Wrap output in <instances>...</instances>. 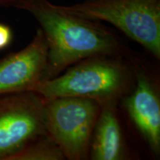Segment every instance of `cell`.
<instances>
[{
	"label": "cell",
	"instance_id": "cell-8",
	"mask_svg": "<svg viewBox=\"0 0 160 160\" xmlns=\"http://www.w3.org/2000/svg\"><path fill=\"white\" fill-rule=\"evenodd\" d=\"M116 102L102 105L96 122L91 146L93 160H119L125 157L122 130L116 111Z\"/></svg>",
	"mask_w": 160,
	"mask_h": 160
},
{
	"label": "cell",
	"instance_id": "cell-11",
	"mask_svg": "<svg viewBox=\"0 0 160 160\" xmlns=\"http://www.w3.org/2000/svg\"><path fill=\"white\" fill-rule=\"evenodd\" d=\"M17 0H0V8L1 7H13V4Z\"/></svg>",
	"mask_w": 160,
	"mask_h": 160
},
{
	"label": "cell",
	"instance_id": "cell-1",
	"mask_svg": "<svg viewBox=\"0 0 160 160\" xmlns=\"http://www.w3.org/2000/svg\"><path fill=\"white\" fill-rule=\"evenodd\" d=\"M13 7L31 13L47 39L48 61L42 81L57 77L82 60L122 57L128 52L112 29L67 13L48 0H17Z\"/></svg>",
	"mask_w": 160,
	"mask_h": 160
},
{
	"label": "cell",
	"instance_id": "cell-3",
	"mask_svg": "<svg viewBox=\"0 0 160 160\" xmlns=\"http://www.w3.org/2000/svg\"><path fill=\"white\" fill-rule=\"evenodd\" d=\"M62 11L113 25L153 57L160 58V0H85Z\"/></svg>",
	"mask_w": 160,
	"mask_h": 160
},
{
	"label": "cell",
	"instance_id": "cell-2",
	"mask_svg": "<svg viewBox=\"0 0 160 160\" xmlns=\"http://www.w3.org/2000/svg\"><path fill=\"white\" fill-rule=\"evenodd\" d=\"M70 67L63 74L40 82L33 92L45 102L59 97H80L103 105L117 103L128 88V69L116 57H91Z\"/></svg>",
	"mask_w": 160,
	"mask_h": 160
},
{
	"label": "cell",
	"instance_id": "cell-6",
	"mask_svg": "<svg viewBox=\"0 0 160 160\" xmlns=\"http://www.w3.org/2000/svg\"><path fill=\"white\" fill-rule=\"evenodd\" d=\"M48 45L42 29H37L25 48L0 59V97L33 91L42 79Z\"/></svg>",
	"mask_w": 160,
	"mask_h": 160
},
{
	"label": "cell",
	"instance_id": "cell-4",
	"mask_svg": "<svg viewBox=\"0 0 160 160\" xmlns=\"http://www.w3.org/2000/svg\"><path fill=\"white\" fill-rule=\"evenodd\" d=\"M45 102L48 134L65 159L87 158L102 105L93 99L80 97H59Z\"/></svg>",
	"mask_w": 160,
	"mask_h": 160
},
{
	"label": "cell",
	"instance_id": "cell-9",
	"mask_svg": "<svg viewBox=\"0 0 160 160\" xmlns=\"http://www.w3.org/2000/svg\"><path fill=\"white\" fill-rule=\"evenodd\" d=\"M62 159H65L62 151L47 133L30 143L13 156L11 160Z\"/></svg>",
	"mask_w": 160,
	"mask_h": 160
},
{
	"label": "cell",
	"instance_id": "cell-5",
	"mask_svg": "<svg viewBox=\"0 0 160 160\" xmlns=\"http://www.w3.org/2000/svg\"><path fill=\"white\" fill-rule=\"evenodd\" d=\"M45 101L33 91L0 97V160L47 134Z\"/></svg>",
	"mask_w": 160,
	"mask_h": 160
},
{
	"label": "cell",
	"instance_id": "cell-10",
	"mask_svg": "<svg viewBox=\"0 0 160 160\" xmlns=\"http://www.w3.org/2000/svg\"><path fill=\"white\" fill-rule=\"evenodd\" d=\"M12 31L8 25L0 23V50L9 45L12 40Z\"/></svg>",
	"mask_w": 160,
	"mask_h": 160
},
{
	"label": "cell",
	"instance_id": "cell-7",
	"mask_svg": "<svg viewBox=\"0 0 160 160\" xmlns=\"http://www.w3.org/2000/svg\"><path fill=\"white\" fill-rule=\"evenodd\" d=\"M137 85L133 93L125 99L128 113L143 136L151 151H160V102L153 82L139 68L134 67Z\"/></svg>",
	"mask_w": 160,
	"mask_h": 160
}]
</instances>
